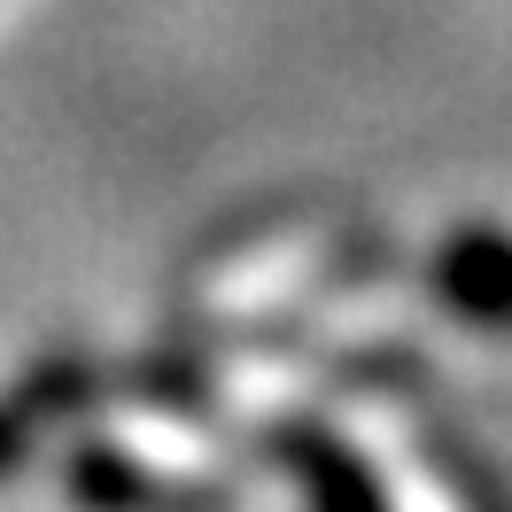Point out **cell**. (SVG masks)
I'll return each instance as SVG.
<instances>
[{"mask_svg": "<svg viewBox=\"0 0 512 512\" xmlns=\"http://www.w3.org/2000/svg\"><path fill=\"white\" fill-rule=\"evenodd\" d=\"M288 450H295V474H303V489H311L319 512H388L373 474H365L342 443H311V435H303V443H288Z\"/></svg>", "mask_w": 512, "mask_h": 512, "instance_id": "obj_2", "label": "cell"}, {"mask_svg": "<svg viewBox=\"0 0 512 512\" xmlns=\"http://www.w3.org/2000/svg\"><path fill=\"white\" fill-rule=\"evenodd\" d=\"M435 288L458 319L474 326H512V241L505 233H458L435 264Z\"/></svg>", "mask_w": 512, "mask_h": 512, "instance_id": "obj_1", "label": "cell"}, {"mask_svg": "<svg viewBox=\"0 0 512 512\" xmlns=\"http://www.w3.org/2000/svg\"><path fill=\"white\" fill-rule=\"evenodd\" d=\"M16 466H24V427L0 412V474H16Z\"/></svg>", "mask_w": 512, "mask_h": 512, "instance_id": "obj_3", "label": "cell"}]
</instances>
